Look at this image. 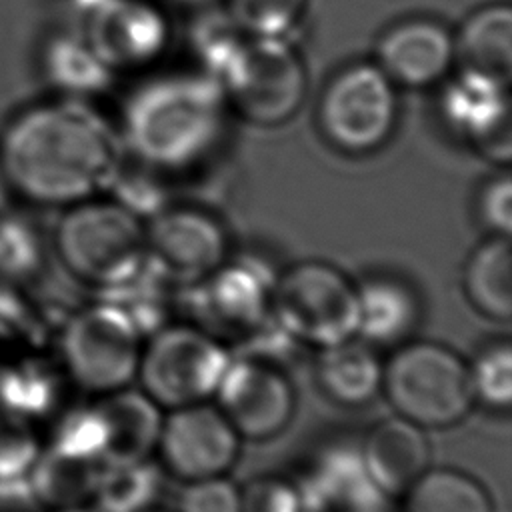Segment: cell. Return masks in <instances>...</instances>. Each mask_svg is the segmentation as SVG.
Wrapping results in <instances>:
<instances>
[{
    "instance_id": "cell-1",
    "label": "cell",
    "mask_w": 512,
    "mask_h": 512,
    "mask_svg": "<svg viewBox=\"0 0 512 512\" xmlns=\"http://www.w3.org/2000/svg\"><path fill=\"white\" fill-rule=\"evenodd\" d=\"M122 168L112 128L76 102H46L16 114L0 136L6 188L38 206L68 208L110 188Z\"/></svg>"
},
{
    "instance_id": "cell-2",
    "label": "cell",
    "mask_w": 512,
    "mask_h": 512,
    "mask_svg": "<svg viewBox=\"0 0 512 512\" xmlns=\"http://www.w3.org/2000/svg\"><path fill=\"white\" fill-rule=\"evenodd\" d=\"M226 110L214 78L152 80L124 108L126 142L134 156L160 172L186 170L214 150Z\"/></svg>"
},
{
    "instance_id": "cell-3",
    "label": "cell",
    "mask_w": 512,
    "mask_h": 512,
    "mask_svg": "<svg viewBox=\"0 0 512 512\" xmlns=\"http://www.w3.org/2000/svg\"><path fill=\"white\" fill-rule=\"evenodd\" d=\"M224 102L244 122L280 126L296 116L306 96V68L284 38L240 32L210 60Z\"/></svg>"
},
{
    "instance_id": "cell-4",
    "label": "cell",
    "mask_w": 512,
    "mask_h": 512,
    "mask_svg": "<svg viewBox=\"0 0 512 512\" xmlns=\"http://www.w3.org/2000/svg\"><path fill=\"white\" fill-rule=\"evenodd\" d=\"M54 248L72 276L106 292L146 266L144 220L116 200L94 196L64 210Z\"/></svg>"
},
{
    "instance_id": "cell-5",
    "label": "cell",
    "mask_w": 512,
    "mask_h": 512,
    "mask_svg": "<svg viewBox=\"0 0 512 512\" xmlns=\"http://www.w3.org/2000/svg\"><path fill=\"white\" fill-rule=\"evenodd\" d=\"M394 414L424 430L460 424L474 408L468 362L450 346L406 340L384 362L382 392Z\"/></svg>"
},
{
    "instance_id": "cell-6",
    "label": "cell",
    "mask_w": 512,
    "mask_h": 512,
    "mask_svg": "<svg viewBox=\"0 0 512 512\" xmlns=\"http://www.w3.org/2000/svg\"><path fill=\"white\" fill-rule=\"evenodd\" d=\"M270 316L298 344L324 348L358 336V290L340 268L302 260L274 276Z\"/></svg>"
},
{
    "instance_id": "cell-7",
    "label": "cell",
    "mask_w": 512,
    "mask_h": 512,
    "mask_svg": "<svg viewBox=\"0 0 512 512\" xmlns=\"http://www.w3.org/2000/svg\"><path fill=\"white\" fill-rule=\"evenodd\" d=\"M398 122V92L376 62H354L326 82L316 126L346 156H368L388 144Z\"/></svg>"
},
{
    "instance_id": "cell-8",
    "label": "cell",
    "mask_w": 512,
    "mask_h": 512,
    "mask_svg": "<svg viewBox=\"0 0 512 512\" xmlns=\"http://www.w3.org/2000/svg\"><path fill=\"white\" fill-rule=\"evenodd\" d=\"M224 342L192 322L164 324L142 342L136 378L160 408H180L214 396L230 362Z\"/></svg>"
},
{
    "instance_id": "cell-9",
    "label": "cell",
    "mask_w": 512,
    "mask_h": 512,
    "mask_svg": "<svg viewBox=\"0 0 512 512\" xmlns=\"http://www.w3.org/2000/svg\"><path fill=\"white\" fill-rule=\"evenodd\" d=\"M142 342L144 336L118 306L96 302L78 310L62 330L64 372L84 392H116L136 378Z\"/></svg>"
},
{
    "instance_id": "cell-10",
    "label": "cell",
    "mask_w": 512,
    "mask_h": 512,
    "mask_svg": "<svg viewBox=\"0 0 512 512\" xmlns=\"http://www.w3.org/2000/svg\"><path fill=\"white\" fill-rule=\"evenodd\" d=\"M218 410L246 440H270L286 430L296 392L282 362L240 352L230 356L214 392Z\"/></svg>"
},
{
    "instance_id": "cell-11",
    "label": "cell",
    "mask_w": 512,
    "mask_h": 512,
    "mask_svg": "<svg viewBox=\"0 0 512 512\" xmlns=\"http://www.w3.org/2000/svg\"><path fill=\"white\" fill-rule=\"evenodd\" d=\"M146 262L172 284L188 286L228 260L226 226L210 210L166 204L144 222Z\"/></svg>"
},
{
    "instance_id": "cell-12",
    "label": "cell",
    "mask_w": 512,
    "mask_h": 512,
    "mask_svg": "<svg viewBox=\"0 0 512 512\" xmlns=\"http://www.w3.org/2000/svg\"><path fill=\"white\" fill-rule=\"evenodd\" d=\"M274 276L256 262H224L208 276L188 284L192 324L220 342L240 344L270 320Z\"/></svg>"
},
{
    "instance_id": "cell-13",
    "label": "cell",
    "mask_w": 512,
    "mask_h": 512,
    "mask_svg": "<svg viewBox=\"0 0 512 512\" xmlns=\"http://www.w3.org/2000/svg\"><path fill=\"white\" fill-rule=\"evenodd\" d=\"M242 438L214 404L172 408L162 420L156 450L162 466L182 482L226 476L238 460Z\"/></svg>"
},
{
    "instance_id": "cell-14",
    "label": "cell",
    "mask_w": 512,
    "mask_h": 512,
    "mask_svg": "<svg viewBox=\"0 0 512 512\" xmlns=\"http://www.w3.org/2000/svg\"><path fill=\"white\" fill-rule=\"evenodd\" d=\"M446 124L482 158L506 164L512 158L508 84L464 72L442 94Z\"/></svg>"
},
{
    "instance_id": "cell-15",
    "label": "cell",
    "mask_w": 512,
    "mask_h": 512,
    "mask_svg": "<svg viewBox=\"0 0 512 512\" xmlns=\"http://www.w3.org/2000/svg\"><path fill=\"white\" fill-rule=\"evenodd\" d=\"M374 62L396 88L436 86L456 62L454 34L430 18L396 22L380 36Z\"/></svg>"
},
{
    "instance_id": "cell-16",
    "label": "cell",
    "mask_w": 512,
    "mask_h": 512,
    "mask_svg": "<svg viewBox=\"0 0 512 512\" xmlns=\"http://www.w3.org/2000/svg\"><path fill=\"white\" fill-rule=\"evenodd\" d=\"M164 16L146 0H100L90 12L86 42L112 68H138L166 46Z\"/></svg>"
},
{
    "instance_id": "cell-17",
    "label": "cell",
    "mask_w": 512,
    "mask_h": 512,
    "mask_svg": "<svg viewBox=\"0 0 512 512\" xmlns=\"http://www.w3.org/2000/svg\"><path fill=\"white\" fill-rule=\"evenodd\" d=\"M360 458L382 496H402L430 468L432 452L426 430L394 414L368 430Z\"/></svg>"
},
{
    "instance_id": "cell-18",
    "label": "cell",
    "mask_w": 512,
    "mask_h": 512,
    "mask_svg": "<svg viewBox=\"0 0 512 512\" xmlns=\"http://www.w3.org/2000/svg\"><path fill=\"white\" fill-rule=\"evenodd\" d=\"M306 512H364L382 506V494L370 482L360 448L324 450L306 476L296 480Z\"/></svg>"
},
{
    "instance_id": "cell-19",
    "label": "cell",
    "mask_w": 512,
    "mask_h": 512,
    "mask_svg": "<svg viewBox=\"0 0 512 512\" xmlns=\"http://www.w3.org/2000/svg\"><path fill=\"white\" fill-rule=\"evenodd\" d=\"M96 408L106 432L102 462H138L152 456L164 416L148 394L126 386L100 396Z\"/></svg>"
},
{
    "instance_id": "cell-20",
    "label": "cell",
    "mask_w": 512,
    "mask_h": 512,
    "mask_svg": "<svg viewBox=\"0 0 512 512\" xmlns=\"http://www.w3.org/2000/svg\"><path fill=\"white\" fill-rule=\"evenodd\" d=\"M358 336L368 344H402L420 322L412 284L392 274H372L356 284Z\"/></svg>"
},
{
    "instance_id": "cell-21",
    "label": "cell",
    "mask_w": 512,
    "mask_h": 512,
    "mask_svg": "<svg viewBox=\"0 0 512 512\" xmlns=\"http://www.w3.org/2000/svg\"><path fill=\"white\" fill-rule=\"evenodd\" d=\"M318 350L316 382L332 402L360 408L382 392L384 362L366 340H356L354 336Z\"/></svg>"
},
{
    "instance_id": "cell-22",
    "label": "cell",
    "mask_w": 512,
    "mask_h": 512,
    "mask_svg": "<svg viewBox=\"0 0 512 512\" xmlns=\"http://www.w3.org/2000/svg\"><path fill=\"white\" fill-rule=\"evenodd\" d=\"M454 54L464 72L502 84L512 76V8L494 2L476 8L454 34Z\"/></svg>"
},
{
    "instance_id": "cell-23",
    "label": "cell",
    "mask_w": 512,
    "mask_h": 512,
    "mask_svg": "<svg viewBox=\"0 0 512 512\" xmlns=\"http://www.w3.org/2000/svg\"><path fill=\"white\" fill-rule=\"evenodd\" d=\"M462 290L468 304L484 318H512V244L510 236L490 234L468 254L462 268Z\"/></svg>"
},
{
    "instance_id": "cell-24",
    "label": "cell",
    "mask_w": 512,
    "mask_h": 512,
    "mask_svg": "<svg viewBox=\"0 0 512 512\" xmlns=\"http://www.w3.org/2000/svg\"><path fill=\"white\" fill-rule=\"evenodd\" d=\"M402 498V512H494L488 490L456 468L430 466Z\"/></svg>"
},
{
    "instance_id": "cell-25",
    "label": "cell",
    "mask_w": 512,
    "mask_h": 512,
    "mask_svg": "<svg viewBox=\"0 0 512 512\" xmlns=\"http://www.w3.org/2000/svg\"><path fill=\"white\" fill-rule=\"evenodd\" d=\"M160 490L162 478L148 460L102 462L92 498L100 512H144Z\"/></svg>"
},
{
    "instance_id": "cell-26",
    "label": "cell",
    "mask_w": 512,
    "mask_h": 512,
    "mask_svg": "<svg viewBox=\"0 0 512 512\" xmlns=\"http://www.w3.org/2000/svg\"><path fill=\"white\" fill-rule=\"evenodd\" d=\"M44 70L52 84L72 94H88L102 88L110 74V68L86 40L70 36H60L48 44Z\"/></svg>"
},
{
    "instance_id": "cell-27",
    "label": "cell",
    "mask_w": 512,
    "mask_h": 512,
    "mask_svg": "<svg viewBox=\"0 0 512 512\" xmlns=\"http://www.w3.org/2000/svg\"><path fill=\"white\" fill-rule=\"evenodd\" d=\"M100 468V460L66 454L54 448L40 470V492L52 508L84 504L86 498L94 494Z\"/></svg>"
},
{
    "instance_id": "cell-28",
    "label": "cell",
    "mask_w": 512,
    "mask_h": 512,
    "mask_svg": "<svg viewBox=\"0 0 512 512\" xmlns=\"http://www.w3.org/2000/svg\"><path fill=\"white\" fill-rule=\"evenodd\" d=\"M308 0H226L234 28L254 38H284L296 28Z\"/></svg>"
},
{
    "instance_id": "cell-29",
    "label": "cell",
    "mask_w": 512,
    "mask_h": 512,
    "mask_svg": "<svg viewBox=\"0 0 512 512\" xmlns=\"http://www.w3.org/2000/svg\"><path fill=\"white\" fill-rule=\"evenodd\" d=\"M474 400L492 408L508 410L512 404V346L508 340L484 344L468 362Z\"/></svg>"
},
{
    "instance_id": "cell-30",
    "label": "cell",
    "mask_w": 512,
    "mask_h": 512,
    "mask_svg": "<svg viewBox=\"0 0 512 512\" xmlns=\"http://www.w3.org/2000/svg\"><path fill=\"white\" fill-rule=\"evenodd\" d=\"M240 512H306L296 480L260 476L240 488Z\"/></svg>"
},
{
    "instance_id": "cell-31",
    "label": "cell",
    "mask_w": 512,
    "mask_h": 512,
    "mask_svg": "<svg viewBox=\"0 0 512 512\" xmlns=\"http://www.w3.org/2000/svg\"><path fill=\"white\" fill-rule=\"evenodd\" d=\"M178 512H240V488L226 476L186 482Z\"/></svg>"
},
{
    "instance_id": "cell-32",
    "label": "cell",
    "mask_w": 512,
    "mask_h": 512,
    "mask_svg": "<svg viewBox=\"0 0 512 512\" xmlns=\"http://www.w3.org/2000/svg\"><path fill=\"white\" fill-rule=\"evenodd\" d=\"M476 212L490 234H512V182L506 172L482 184L476 196Z\"/></svg>"
},
{
    "instance_id": "cell-33",
    "label": "cell",
    "mask_w": 512,
    "mask_h": 512,
    "mask_svg": "<svg viewBox=\"0 0 512 512\" xmlns=\"http://www.w3.org/2000/svg\"><path fill=\"white\" fill-rule=\"evenodd\" d=\"M50 512H100V510L90 508L86 504H72V506H56Z\"/></svg>"
},
{
    "instance_id": "cell-34",
    "label": "cell",
    "mask_w": 512,
    "mask_h": 512,
    "mask_svg": "<svg viewBox=\"0 0 512 512\" xmlns=\"http://www.w3.org/2000/svg\"><path fill=\"white\" fill-rule=\"evenodd\" d=\"M6 182H4V176H2V172H0V202H2V198H4V194H6Z\"/></svg>"
},
{
    "instance_id": "cell-35",
    "label": "cell",
    "mask_w": 512,
    "mask_h": 512,
    "mask_svg": "<svg viewBox=\"0 0 512 512\" xmlns=\"http://www.w3.org/2000/svg\"><path fill=\"white\" fill-rule=\"evenodd\" d=\"M364 512H386L382 506H376V508H370V510H364Z\"/></svg>"
},
{
    "instance_id": "cell-36",
    "label": "cell",
    "mask_w": 512,
    "mask_h": 512,
    "mask_svg": "<svg viewBox=\"0 0 512 512\" xmlns=\"http://www.w3.org/2000/svg\"><path fill=\"white\" fill-rule=\"evenodd\" d=\"M144 512H166V510H158V508L154 506V508H150V510H144Z\"/></svg>"
},
{
    "instance_id": "cell-37",
    "label": "cell",
    "mask_w": 512,
    "mask_h": 512,
    "mask_svg": "<svg viewBox=\"0 0 512 512\" xmlns=\"http://www.w3.org/2000/svg\"><path fill=\"white\" fill-rule=\"evenodd\" d=\"M182 2H204V0H182Z\"/></svg>"
}]
</instances>
